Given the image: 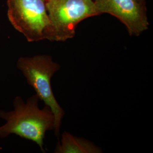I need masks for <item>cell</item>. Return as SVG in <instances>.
I'll return each mask as SVG.
<instances>
[{"label":"cell","instance_id":"cell-7","mask_svg":"<svg viewBox=\"0 0 153 153\" xmlns=\"http://www.w3.org/2000/svg\"><path fill=\"white\" fill-rule=\"evenodd\" d=\"M138 1H140V2H142V1H144V0H138Z\"/></svg>","mask_w":153,"mask_h":153},{"label":"cell","instance_id":"cell-6","mask_svg":"<svg viewBox=\"0 0 153 153\" xmlns=\"http://www.w3.org/2000/svg\"><path fill=\"white\" fill-rule=\"evenodd\" d=\"M55 153H100L102 150L93 142L64 131L62 134L61 142L56 147Z\"/></svg>","mask_w":153,"mask_h":153},{"label":"cell","instance_id":"cell-2","mask_svg":"<svg viewBox=\"0 0 153 153\" xmlns=\"http://www.w3.org/2000/svg\"><path fill=\"white\" fill-rule=\"evenodd\" d=\"M28 83L33 87L40 100L43 101L52 111L55 117V134H59L61 121L65 111L58 103L51 86V79L60 65L49 55H36L20 57L16 63Z\"/></svg>","mask_w":153,"mask_h":153},{"label":"cell","instance_id":"cell-3","mask_svg":"<svg viewBox=\"0 0 153 153\" xmlns=\"http://www.w3.org/2000/svg\"><path fill=\"white\" fill-rule=\"evenodd\" d=\"M46 7L50 21L47 40L51 42L74 38L80 22L99 15L93 0H46Z\"/></svg>","mask_w":153,"mask_h":153},{"label":"cell","instance_id":"cell-4","mask_svg":"<svg viewBox=\"0 0 153 153\" xmlns=\"http://www.w3.org/2000/svg\"><path fill=\"white\" fill-rule=\"evenodd\" d=\"M11 25L29 42L47 39L50 21L46 0H7Z\"/></svg>","mask_w":153,"mask_h":153},{"label":"cell","instance_id":"cell-5","mask_svg":"<svg viewBox=\"0 0 153 153\" xmlns=\"http://www.w3.org/2000/svg\"><path fill=\"white\" fill-rule=\"evenodd\" d=\"M99 15L109 14L126 26L131 36H139L149 26L146 9L138 0H94Z\"/></svg>","mask_w":153,"mask_h":153},{"label":"cell","instance_id":"cell-1","mask_svg":"<svg viewBox=\"0 0 153 153\" xmlns=\"http://www.w3.org/2000/svg\"><path fill=\"white\" fill-rule=\"evenodd\" d=\"M39 100L36 94L30 97L26 103L20 97H16L13 102V111H0V117L6 121L0 126V138L15 134L35 142L44 153L45 134L46 131L54 129L55 117L48 105L39 108Z\"/></svg>","mask_w":153,"mask_h":153}]
</instances>
